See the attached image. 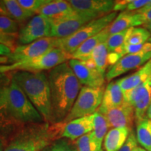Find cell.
Instances as JSON below:
<instances>
[{
  "label": "cell",
  "instance_id": "18",
  "mask_svg": "<svg viewBox=\"0 0 151 151\" xmlns=\"http://www.w3.org/2000/svg\"><path fill=\"white\" fill-rule=\"evenodd\" d=\"M106 27L97 35L94 36L84 41L76 51L71 55V59L81 61H88L92 58V52L100 43L106 42L110 37L109 28Z\"/></svg>",
  "mask_w": 151,
  "mask_h": 151
},
{
  "label": "cell",
  "instance_id": "9",
  "mask_svg": "<svg viewBox=\"0 0 151 151\" xmlns=\"http://www.w3.org/2000/svg\"><path fill=\"white\" fill-rule=\"evenodd\" d=\"M52 20L41 15H36L21 26L18 35V45H26L41 38L51 37Z\"/></svg>",
  "mask_w": 151,
  "mask_h": 151
},
{
  "label": "cell",
  "instance_id": "17",
  "mask_svg": "<svg viewBox=\"0 0 151 151\" xmlns=\"http://www.w3.org/2000/svg\"><path fill=\"white\" fill-rule=\"evenodd\" d=\"M93 127L94 114L75 119L65 124L62 138H67L74 141L92 132Z\"/></svg>",
  "mask_w": 151,
  "mask_h": 151
},
{
  "label": "cell",
  "instance_id": "5",
  "mask_svg": "<svg viewBox=\"0 0 151 151\" xmlns=\"http://www.w3.org/2000/svg\"><path fill=\"white\" fill-rule=\"evenodd\" d=\"M71 59V57L63 50L56 48L34 59L11 65H0V73H9L16 71L39 72L44 70H51Z\"/></svg>",
  "mask_w": 151,
  "mask_h": 151
},
{
  "label": "cell",
  "instance_id": "42",
  "mask_svg": "<svg viewBox=\"0 0 151 151\" xmlns=\"http://www.w3.org/2000/svg\"><path fill=\"white\" fill-rule=\"evenodd\" d=\"M143 27H144V28H146V29L148 30L151 35V21L147 22V23H146L145 24H143ZM147 42L151 43V37H150V39H148V41H147Z\"/></svg>",
  "mask_w": 151,
  "mask_h": 151
},
{
  "label": "cell",
  "instance_id": "44",
  "mask_svg": "<svg viewBox=\"0 0 151 151\" xmlns=\"http://www.w3.org/2000/svg\"><path fill=\"white\" fill-rule=\"evenodd\" d=\"M133 151H146V150H145V149L141 148V147H138L137 146V148H136Z\"/></svg>",
  "mask_w": 151,
  "mask_h": 151
},
{
  "label": "cell",
  "instance_id": "43",
  "mask_svg": "<svg viewBox=\"0 0 151 151\" xmlns=\"http://www.w3.org/2000/svg\"><path fill=\"white\" fill-rule=\"evenodd\" d=\"M146 117L148 119H150V120H151V104H150V106H149L148 111H147Z\"/></svg>",
  "mask_w": 151,
  "mask_h": 151
},
{
  "label": "cell",
  "instance_id": "45",
  "mask_svg": "<svg viewBox=\"0 0 151 151\" xmlns=\"http://www.w3.org/2000/svg\"><path fill=\"white\" fill-rule=\"evenodd\" d=\"M41 151H51V149H50V146H48V147H46V148H44L43 150H41Z\"/></svg>",
  "mask_w": 151,
  "mask_h": 151
},
{
  "label": "cell",
  "instance_id": "41",
  "mask_svg": "<svg viewBox=\"0 0 151 151\" xmlns=\"http://www.w3.org/2000/svg\"><path fill=\"white\" fill-rule=\"evenodd\" d=\"M9 64V58L6 56H0V65H5Z\"/></svg>",
  "mask_w": 151,
  "mask_h": 151
},
{
  "label": "cell",
  "instance_id": "36",
  "mask_svg": "<svg viewBox=\"0 0 151 151\" xmlns=\"http://www.w3.org/2000/svg\"><path fill=\"white\" fill-rule=\"evenodd\" d=\"M149 1L146 0H130L129 3L128 4L127 9L125 11H135L139 10L143 6H145Z\"/></svg>",
  "mask_w": 151,
  "mask_h": 151
},
{
  "label": "cell",
  "instance_id": "40",
  "mask_svg": "<svg viewBox=\"0 0 151 151\" xmlns=\"http://www.w3.org/2000/svg\"><path fill=\"white\" fill-rule=\"evenodd\" d=\"M7 145V139L0 132V151H4Z\"/></svg>",
  "mask_w": 151,
  "mask_h": 151
},
{
  "label": "cell",
  "instance_id": "25",
  "mask_svg": "<svg viewBox=\"0 0 151 151\" xmlns=\"http://www.w3.org/2000/svg\"><path fill=\"white\" fill-rule=\"evenodd\" d=\"M108 56L109 52L106 42L100 43L92 52V59L94 62L97 71L104 76L106 70L109 66Z\"/></svg>",
  "mask_w": 151,
  "mask_h": 151
},
{
  "label": "cell",
  "instance_id": "16",
  "mask_svg": "<svg viewBox=\"0 0 151 151\" xmlns=\"http://www.w3.org/2000/svg\"><path fill=\"white\" fill-rule=\"evenodd\" d=\"M108 121L109 128H127L132 130L135 114L134 107L127 102L120 106L110 109L104 113Z\"/></svg>",
  "mask_w": 151,
  "mask_h": 151
},
{
  "label": "cell",
  "instance_id": "14",
  "mask_svg": "<svg viewBox=\"0 0 151 151\" xmlns=\"http://www.w3.org/2000/svg\"><path fill=\"white\" fill-rule=\"evenodd\" d=\"M151 59V52H141L136 54L126 55L119 60L115 65L111 66L106 73L105 78L107 81L119 76L124 74L130 70L137 69Z\"/></svg>",
  "mask_w": 151,
  "mask_h": 151
},
{
  "label": "cell",
  "instance_id": "15",
  "mask_svg": "<svg viewBox=\"0 0 151 151\" xmlns=\"http://www.w3.org/2000/svg\"><path fill=\"white\" fill-rule=\"evenodd\" d=\"M68 64L81 85L90 88L104 86L105 76L100 73L97 69L90 68L84 62L78 60L71 59L68 61Z\"/></svg>",
  "mask_w": 151,
  "mask_h": 151
},
{
  "label": "cell",
  "instance_id": "30",
  "mask_svg": "<svg viewBox=\"0 0 151 151\" xmlns=\"http://www.w3.org/2000/svg\"><path fill=\"white\" fill-rule=\"evenodd\" d=\"M20 24L9 17L0 16V32L8 34H18Z\"/></svg>",
  "mask_w": 151,
  "mask_h": 151
},
{
  "label": "cell",
  "instance_id": "2",
  "mask_svg": "<svg viewBox=\"0 0 151 151\" xmlns=\"http://www.w3.org/2000/svg\"><path fill=\"white\" fill-rule=\"evenodd\" d=\"M65 124H22L14 130L8 139L4 151H41L52 142L62 138Z\"/></svg>",
  "mask_w": 151,
  "mask_h": 151
},
{
  "label": "cell",
  "instance_id": "47",
  "mask_svg": "<svg viewBox=\"0 0 151 151\" xmlns=\"http://www.w3.org/2000/svg\"><path fill=\"white\" fill-rule=\"evenodd\" d=\"M150 104H151V102H150Z\"/></svg>",
  "mask_w": 151,
  "mask_h": 151
},
{
  "label": "cell",
  "instance_id": "6",
  "mask_svg": "<svg viewBox=\"0 0 151 151\" xmlns=\"http://www.w3.org/2000/svg\"><path fill=\"white\" fill-rule=\"evenodd\" d=\"M116 17L117 12H112L101 18L92 20L81 27L70 37L58 39V48L63 50L71 58V55L84 41L97 35L108 27Z\"/></svg>",
  "mask_w": 151,
  "mask_h": 151
},
{
  "label": "cell",
  "instance_id": "10",
  "mask_svg": "<svg viewBox=\"0 0 151 151\" xmlns=\"http://www.w3.org/2000/svg\"><path fill=\"white\" fill-rule=\"evenodd\" d=\"M123 93L124 101L134 107L135 121L138 124L146 117L151 102V77L134 89Z\"/></svg>",
  "mask_w": 151,
  "mask_h": 151
},
{
  "label": "cell",
  "instance_id": "22",
  "mask_svg": "<svg viewBox=\"0 0 151 151\" xmlns=\"http://www.w3.org/2000/svg\"><path fill=\"white\" fill-rule=\"evenodd\" d=\"M132 131L127 128H113L104 138V148L106 151H118L127 141Z\"/></svg>",
  "mask_w": 151,
  "mask_h": 151
},
{
  "label": "cell",
  "instance_id": "3",
  "mask_svg": "<svg viewBox=\"0 0 151 151\" xmlns=\"http://www.w3.org/2000/svg\"><path fill=\"white\" fill-rule=\"evenodd\" d=\"M9 73L41 115L44 122L52 124L51 98L48 74L44 71H16Z\"/></svg>",
  "mask_w": 151,
  "mask_h": 151
},
{
  "label": "cell",
  "instance_id": "27",
  "mask_svg": "<svg viewBox=\"0 0 151 151\" xmlns=\"http://www.w3.org/2000/svg\"><path fill=\"white\" fill-rule=\"evenodd\" d=\"M151 37L150 33L144 27H130L126 34L124 44L139 45L143 44L148 41Z\"/></svg>",
  "mask_w": 151,
  "mask_h": 151
},
{
  "label": "cell",
  "instance_id": "37",
  "mask_svg": "<svg viewBox=\"0 0 151 151\" xmlns=\"http://www.w3.org/2000/svg\"><path fill=\"white\" fill-rule=\"evenodd\" d=\"M130 0H123V1H116V4L113 8V12H117L118 11H125L128 4Z\"/></svg>",
  "mask_w": 151,
  "mask_h": 151
},
{
  "label": "cell",
  "instance_id": "32",
  "mask_svg": "<svg viewBox=\"0 0 151 151\" xmlns=\"http://www.w3.org/2000/svg\"><path fill=\"white\" fill-rule=\"evenodd\" d=\"M19 4L26 10L35 13L37 10L48 3L49 0H17Z\"/></svg>",
  "mask_w": 151,
  "mask_h": 151
},
{
  "label": "cell",
  "instance_id": "1",
  "mask_svg": "<svg viewBox=\"0 0 151 151\" xmlns=\"http://www.w3.org/2000/svg\"><path fill=\"white\" fill-rule=\"evenodd\" d=\"M51 98L52 124L64 121L72 108L81 89V84L68 62L48 73Z\"/></svg>",
  "mask_w": 151,
  "mask_h": 151
},
{
  "label": "cell",
  "instance_id": "21",
  "mask_svg": "<svg viewBox=\"0 0 151 151\" xmlns=\"http://www.w3.org/2000/svg\"><path fill=\"white\" fill-rule=\"evenodd\" d=\"M151 77V59L132 75L116 81L123 92L131 90Z\"/></svg>",
  "mask_w": 151,
  "mask_h": 151
},
{
  "label": "cell",
  "instance_id": "19",
  "mask_svg": "<svg viewBox=\"0 0 151 151\" xmlns=\"http://www.w3.org/2000/svg\"><path fill=\"white\" fill-rule=\"evenodd\" d=\"M124 102V93L117 81H111L106 88L102 102L97 111L104 114L110 109L116 108Z\"/></svg>",
  "mask_w": 151,
  "mask_h": 151
},
{
  "label": "cell",
  "instance_id": "46",
  "mask_svg": "<svg viewBox=\"0 0 151 151\" xmlns=\"http://www.w3.org/2000/svg\"><path fill=\"white\" fill-rule=\"evenodd\" d=\"M100 151H104V150H102V149H101V150H100Z\"/></svg>",
  "mask_w": 151,
  "mask_h": 151
},
{
  "label": "cell",
  "instance_id": "34",
  "mask_svg": "<svg viewBox=\"0 0 151 151\" xmlns=\"http://www.w3.org/2000/svg\"><path fill=\"white\" fill-rule=\"evenodd\" d=\"M137 147V139L134 133L132 131L129 133L127 141L118 151H133Z\"/></svg>",
  "mask_w": 151,
  "mask_h": 151
},
{
  "label": "cell",
  "instance_id": "31",
  "mask_svg": "<svg viewBox=\"0 0 151 151\" xmlns=\"http://www.w3.org/2000/svg\"><path fill=\"white\" fill-rule=\"evenodd\" d=\"M18 34H8L0 32V44L7 46L13 52L18 46Z\"/></svg>",
  "mask_w": 151,
  "mask_h": 151
},
{
  "label": "cell",
  "instance_id": "38",
  "mask_svg": "<svg viewBox=\"0 0 151 151\" xmlns=\"http://www.w3.org/2000/svg\"><path fill=\"white\" fill-rule=\"evenodd\" d=\"M12 53V50L4 45L0 44V56L9 57Z\"/></svg>",
  "mask_w": 151,
  "mask_h": 151
},
{
  "label": "cell",
  "instance_id": "11",
  "mask_svg": "<svg viewBox=\"0 0 151 151\" xmlns=\"http://www.w3.org/2000/svg\"><path fill=\"white\" fill-rule=\"evenodd\" d=\"M11 81L9 73H0V132L7 139L21 122H17L10 116L8 108V90Z\"/></svg>",
  "mask_w": 151,
  "mask_h": 151
},
{
  "label": "cell",
  "instance_id": "13",
  "mask_svg": "<svg viewBox=\"0 0 151 151\" xmlns=\"http://www.w3.org/2000/svg\"><path fill=\"white\" fill-rule=\"evenodd\" d=\"M68 2L76 13L87 15L93 19L113 12L116 4V1L111 0H69Z\"/></svg>",
  "mask_w": 151,
  "mask_h": 151
},
{
  "label": "cell",
  "instance_id": "39",
  "mask_svg": "<svg viewBox=\"0 0 151 151\" xmlns=\"http://www.w3.org/2000/svg\"><path fill=\"white\" fill-rule=\"evenodd\" d=\"M0 16H6L10 18L8 11H7L6 7L4 1H2V0H0Z\"/></svg>",
  "mask_w": 151,
  "mask_h": 151
},
{
  "label": "cell",
  "instance_id": "28",
  "mask_svg": "<svg viewBox=\"0 0 151 151\" xmlns=\"http://www.w3.org/2000/svg\"><path fill=\"white\" fill-rule=\"evenodd\" d=\"M36 14L46 16L52 20L62 18L55 0H49L48 3L45 4L39 10L37 11Z\"/></svg>",
  "mask_w": 151,
  "mask_h": 151
},
{
  "label": "cell",
  "instance_id": "20",
  "mask_svg": "<svg viewBox=\"0 0 151 151\" xmlns=\"http://www.w3.org/2000/svg\"><path fill=\"white\" fill-rule=\"evenodd\" d=\"M109 128L108 121L104 115L99 111L94 113L93 131L89 134L90 151H100Z\"/></svg>",
  "mask_w": 151,
  "mask_h": 151
},
{
  "label": "cell",
  "instance_id": "12",
  "mask_svg": "<svg viewBox=\"0 0 151 151\" xmlns=\"http://www.w3.org/2000/svg\"><path fill=\"white\" fill-rule=\"evenodd\" d=\"M92 20L94 19L87 15L78 14L76 12L72 16L52 20L50 37L58 39L70 37L81 27Z\"/></svg>",
  "mask_w": 151,
  "mask_h": 151
},
{
  "label": "cell",
  "instance_id": "4",
  "mask_svg": "<svg viewBox=\"0 0 151 151\" xmlns=\"http://www.w3.org/2000/svg\"><path fill=\"white\" fill-rule=\"evenodd\" d=\"M7 101L9 114L16 121L24 124L44 122L41 115L12 78L9 87Z\"/></svg>",
  "mask_w": 151,
  "mask_h": 151
},
{
  "label": "cell",
  "instance_id": "26",
  "mask_svg": "<svg viewBox=\"0 0 151 151\" xmlns=\"http://www.w3.org/2000/svg\"><path fill=\"white\" fill-rule=\"evenodd\" d=\"M137 139L143 148L151 151V120L147 117L137 124Z\"/></svg>",
  "mask_w": 151,
  "mask_h": 151
},
{
  "label": "cell",
  "instance_id": "8",
  "mask_svg": "<svg viewBox=\"0 0 151 151\" xmlns=\"http://www.w3.org/2000/svg\"><path fill=\"white\" fill-rule=\"evenodd\" d=\"M56 48H58V39L55 37L41 38L29 44L18 45L8 57L9 64L11 65L34 59Z\"/></svg>",
  "mask_w": 151,
  "mask_h": 151
},
{
  "label": "cell",
  "instance_id": "35",
  "mask_svg": "<svg viewBox=\"0 0 151 151\" xmlns=\"http://www.w3.org/2000/svg\"><path fill=\"white\" fill-rule=\"evenodd\" d=\"M89 134L83 136L76 141L78 151H90Z\"/></svg>",
  "mask_w": 151,
  "mask_h": 151
},
{
  "label": "cell",
  "instance_id": "24",
  "mask_svg": "<svg viewBox=\"0 0 151 151\" xmlns=\"http://www.w3.org/2000/svg\"><path fill=\"white\" fill-rule=\"evenodd\" d=\"M134 11H124L119 14L115 20L109 24V34L111 35L127 30L134 25Z\"/></svg>",
  "mask_w": 151,
  "mask_h": 151
},
{
  "label": "cell",
  "instance_id": "29",
  "mask_svg": "<svg viewBox=\"0 0 151 151\" xmlns=\"http://www.w3.org/2000/svg\"><path fill=\"white\" fill-rule=\"evenodd\" d=\"M51 151H78L76 141L67 138H60L50 146Z\"/></svg>",
  "mask_w": 151,
  "mask_h": 151
},
{
  "label": "cell",
  "instance_id": "7",
  "mask_svg": "<svg viewBox=\"0 0 151 151\" xmlns=\"http://www.w3.org/2000/svg\"><path fill=\"white\" fill-rule=\"evenodd\" d=\"M104 91V86L99 88L82 87L72 108L62 123L66 124L75 119L97 112L102 102Z\"/></svg>",
  "mask_w": 151,
  "mask_h": 151
},
{
  "label": "cell",
  "instance_id": "23",
  "mask_svg": "<svg viewBox=\"0 0 151 151\" xmlns=\"http://www.w3.org/2000/svg\"><path fill=\"white\" fill-rule=\"evenodd\" d=\"M4 3L10 18L16 20L19 24H22L21 26L24 25L28 21V19L32 18L36 14L24 9L19 4L17 0H4Z\"/></svg>",
  "mask_w": 151,
  "mask_h": 151
},
{
  "label": "cell",
  "instance_id": "33",
  "mask_svg": "<svg viewBox=\"0 0 151 151\" xmlns=\"http://www.w3.org/2000/svg\"><path fill=\"white\" fill-rule=\"evenodd\" d=\"M55 1L62 17L70 16L76 14V11L73 10L68 1H65V0H55Z\"/></svg>",
  "mask_w": 151,
  "mask_h": 151
}]
</instances>
